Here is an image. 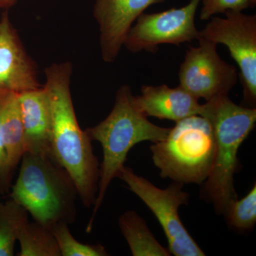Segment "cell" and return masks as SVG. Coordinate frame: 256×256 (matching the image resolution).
I'll return each instance as SVG.
<instances>
[{
  "label": "cell",
  "instance_id": "6da1fadb",
  "mask_svg": "<svg viewBox=\"0 0 256 256\" xmlns=\"http://www.w3.org/2000/svg\"><path fill=\"white\" fill-rule=\"evenodd\" d=\"M70 62L54 64L45 70L43 86L52 112V154L70 175L84 206H94L98 186L100 164L94 153L92 140L82 130L74 110Z\"/></svg>",
  "mask_w": 256,
  "mask_h": 256
},
{
  "label": "cell",
  "instance_id": "7a4b0ae2",
  "mask_svg": "<svg viewBox=\"0 0 256 256\" xmlns=\"http://www.w3.org/2000/svg\"><path fill=\"white\" fill-rule=\"evenodd\" d=\"M133 96L129 86L120 87L110 114L100 124L85 130L90 140L100 142L102 148L97 196L87 232L92 230L108 188L124 168L130 150L144 141L156 143L163 140L170 132V128L152 124L134 105Z\"/></svg>",
  "mask_w": 256,
  "mask_h": 256
},
{
  "label": "cell",
  "instance_id": "3957f363",
  "mask_svg": "<svg viewBox=\"0 0 256 256\" xmlns=\"http://www.w3.org/2000/svg\"><path fill=\"white\" fill-rule=\"evenodd\" d=\"M200 116L210 122L216 142L214 161L210 176L202 184V196L212 203L218 214L224 215L229 203L238 198L234 186L238 152L255 128L256 108L237 105L224 95L202 104Z\"/></svg>",
  "mask_w": 256,
  "mask_h": 256
},
{
  "label": "cell",
  "instance_id": "277c9868",
  "mask_svg": "<svg viewBox=\"0 0 256 256\" xmlns=\"http://www.w3.org/2000/svg\"><path fill=\"white\" fill-rule=\"evenodd\" d=\"M8 195L28 210L34 222L48 228L76 220L79 197L76 185L52 156L26 152Z\"/></svg>",
  "mask_w": 256,
  "mask_h": 256
},
{
  "label": "cell",
  "instance_id": "5b68a950",
  "mask_svg": "<svg viewBox=\"0 0 256 256\" xmlns=\"http://www.w3.org/2000/svg\"><path fill=\"white\" fill-rule=\"evenodd\" d=\"M150 151L161 178L202 185L214 161V134L205 118L191 116L176 122L165 139L152 144Z\"/></svg>",
  "mask_w": 256,
  "mask_h": 256
},
{
  "label": "cell",
  "instance_id": "8992f818",
  "mask_svg": "<svg viewBox=\"0 0 256 256\" xmlns=\"http://www.w3.org/2000/svg\"><path fill=\"white\" fill-rule=\"evenodd\" d=\"M156 216L168 242V250L175 256H204L205 254L185 228L178 214L182 205L188 204V194L183 184L172 183L160 188L130 168L124 166L118 176Z\"/></svg>",
  "mask_w": 256,
  "mask_h": 256
},
{
  "label": "cell",
  "instance_id": "52a82bcc",
  "mask_svg": "<svg viewBox=\"0 0 256 256\" xmlns=\"http://www.w3.org/2000/svg\"><path fill=\"white\" fill-rule=\"evenodd\" d=\"M225 18L215 16L200 31V36L228 48L238 64L244 106L256 104V15L228 12Z\"/></svg>",
  "mask_w": 256,
  "mask_h": 256
},
{
  "label": "cell",
  "instance_id": "ba28073f",
  "mask_svg": "<svg viewBox=\"0 0 256 256\" xmlns=\"http://www.w3.org/2000/svg\"><path fill=\"white\" fill-rule=\"evenodd\" d=\"M201 2L191 0L182 8L152 14L142 13L130 28L124 46L131 53L156 52L161 44L180 46L197 40L200 31L195 16Z\"/></svg>",
  "mask_w": 256,
  "mask_h": 256
},
{
  "label": "cell",
  "instance_id": "9c48e42d",
  "mask_svg": "<svg viewBox=\"0 0 256 256\" xmlns=\"http://www.w3.org/2000/svg\"><path fill=\"white\" fill-rule=\"evenodd\" d=\"M197 40L198 46L188 48L180 66L178 86L198 100L228 95L238 82L236 68L220 58L217 44L201 36Z\"/></svg>",
  "mask_w": 256,
  "mask_h": 256
},
{
  "label": "cell",
  "instance_id": "30bf717a",
  "mask_svg": "<svg viewBox=\"0 0 256 256\" xmlns=\"http://www.w3.org/2000/svg\"><path fill=\"white\" fill-rule=\"evenodd\" d=\"M165 0H95L94 16L99 26L101 54L112 63L124 46L126 35L140 15Z\"/></svg>",
  "mask_w": 256,
  "mask_h": 256
},
{
  "label": "cell",
  "instance_id": "8fae6325",
  "mask_svg": "<svg viewBox=\"0 0 256 256\" xmlns=\"http://www.w3.org/2000/svg\"><path fill=\"white\" fill-rule=\"evenodd\" d=\"M42 87L36 66L25 50L6 10L0 18V94Z\"/></svg>",
  "mask_w": 256,
  "mask_h": 256
},
{
  "label": "cell",
  "instance_id": "7c38bea8",
  "mask_svg": "<svg viewBox=\"0 0 256 256\" xmlns=\"http://www.w3.org/2000/svg\"><path fill=\"white\" fill-rule=\"evenodd\" d=\"M134 105L146 117L166 119L175 122L194 116H200L202 104L198 99L178 86L144 85L141 95L133 96Z\"/></svg>",
  "mask_w": 256,
  "mask_h": 256
},
{
  "label": "cell",
  "instance_id": "4fadbf2b",
  "mask_svg": "<svg viewBox=\"0 0 256 256\" xmlns=\"http://www.w3.org/2000/svg\"><path fill=\"white\" fill-rule=\"evenodd\" d=\"M25 150L42 156L52 154V112L50 99L44 86L18 94Z\"/></svg>",
  "mask_w": 256,
  "mask_h": 256
},
{
  "label": "cell",
  "instance_id": "5bb4252c",
  "mask_svg": "<svg viewBox=\"0 0 256 256\" xmlns=\"http://www.w3.org/2000/svg\"><path fill=\"white\" fill-rule=\"evenodd\" d=\"M0 133L10 164L16 170L26 152L24 130L16 92L0 94Z\"/></svg>",
  "mask_w": 256,
  "mask_h": 256
},
{
  "label": "cell",
  "instance_id": "9a60e30c",
  "mask_svg": "<svg viewBox=\"0 0 256 256\" xmlns=\"http://www.w3.org/2000/svg\"><path fill=\"white\" fill-rule=\"evenodd\" d=\"M118 224L133 256L171 255L169 250L158 242L146 220L134 210H128L122 214Z\"/></svg>",
  "mask_w": 256,
  "mask_h": 256
},
{
  "label": "cell",
  "instance_id": "2e32d148",
  "mask_svg": "<svg viewBox=\"0 0 256 256\" xmlns=\"http://www.w3.org/2000/svg\"><path fill=\"white\" fill-rule=\"evenodd\" d=\"M18 240V256H62L52 229L34 220L24 224Z\"/></svg>",
  "mask_w": 256,
  "mask_h": 256
},
{
  "label": "cell",
  "instance_id": "e0dca14e",
  "mask_svg": "<svg viewBox=\"0 0 256 256\" xmlns=\"http://www.w3.org/2000/svg\"><path fill=\"white\" fill-rule=\"evenodd\" d=\"M28 216V210L14 200L3 202L0 198V256L14 255L18 233Z\"/></svg>",
  "mask_w": 256,
  "mask_h": 256
},
{
  "label": "cell",
  "instance_id": "ac0fdd59",
  "mask_svg": "<svg viewBox=\"0 0 256 256\" xmlns=\"http://www.w3.org/2000/svg\"><path fill=\"white\" fill-rule=\"evenodd\" d=\"M224 217L230 228L240 232L252 230L256 223V185L248 194L229 203Z\"/></svg>",
  "mask_w": 256,
  "mask_h": 256
},
{
  "label": "cell",
  "instance_id": "d6986e66",
  "mask_svg": "<svg viewBox=\"0 0 256 256\" xmlns=\"http://www.w3.org/2000/svg\"><path fill=\"white\" fill-rule=\"evenodd\" d=\"M69 224L58 223L50 228L60 248L62 256H109L105 247L100 244L89 245L74 238L68 228Z\"/></svg>",
  "mask_w": 256,
  "mask_h": 256
},
{
  "label": "cell",
  "instance_id": "ffe728a7",
  "mask_svg": "<svg viewBox=\"0 0 256 256\" xmlns=\"http://www.w3.org/2000/svg\"><path fill=\"white\" fill-rule=\"evenodd\" d=\"M200 18L202 21L210 20L217 14L228 12H242L255 8L256 0H202Z\"/></svg>",
  "mask_w": 256,
  "mask_h": 256
},
{
  "label": "cell",
  "instance_id": "44dd1931",
  "mask_svg": "<svg viewBox=\"0 0 256 256\" xmlns=\"http://www.w3.org/2000/svg\"><path fill=\"white\" fill-rule=\"evenodd\" d=\"M15 170L12 168L0 133V196L9 194L13 184Z\"/></svg>",
  "mask_w": 256,
  "mask_h": 256
},
{
  "label": "cell",
  "instance_id": "7402d4cb",
  "mask_svg": "<svg viewBox=\"0 0 256 256\" xmlns=\"http://www.w3.org/2000/svg\"><path fill=\"white\" fill-rule=\"evenodd\" d=\"M18 1V0H0V10H8Z\"/></svg>",
  "mask_w": 256,
  "mask_h": 256
}]
</instances>
